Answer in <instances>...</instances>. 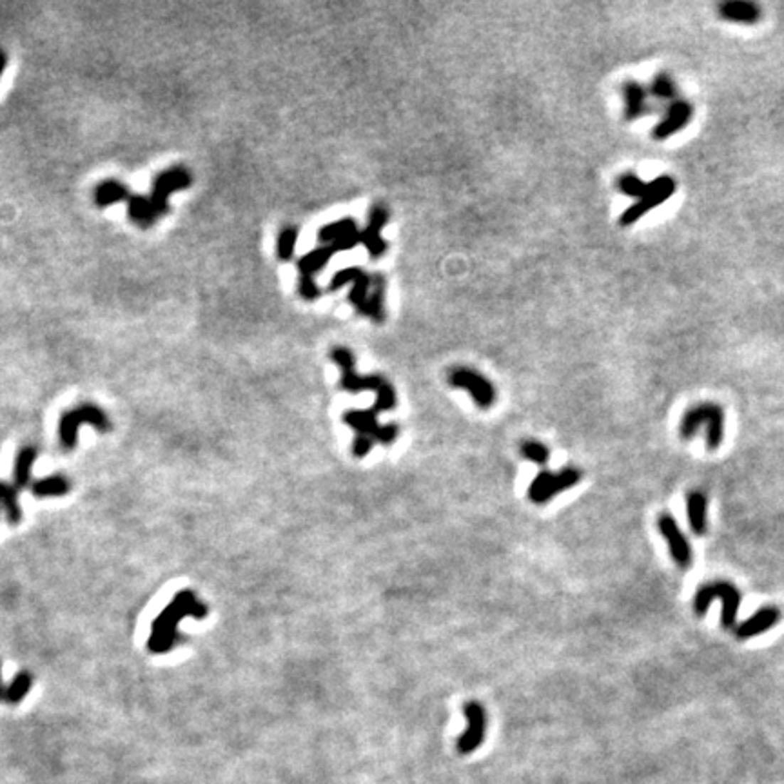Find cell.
<instances>
[{"label":"cell","instance_id":"d590c367","mask_svg":"<svg viewBox=\"0 0 784 784\" xmlns=\"http://www.w3.org/2000/svg\"><path fill=\"white\" fill-rule=\"evenodd\" d=\"M6 688L8 687L2 684V674H0V701H6Z\"/></svg>","mask_w":784,"mask_h":784},{"label":"cell","instance_id":"f546056e","mask_svg":"<svg viewBox=\"0 0 784 784\" xmlns=\"http://www.w3.org/2000/svg\"><path fill=\"white\" fill-rule=\"evenodd\" d=\"M618 189L619 193H623L625 196H632V198H641L647 191V184L634 173H625L618 178Z\"/></svg>","mask_w":784,"mask_h":784},{"label":"cell","instance_id":"52a82bcc","mask_svg":"<svg viewBox=\"0 0 784 784\" xmlns=\"http://www.w3.org/2000/svg\"><path fill=\"white\" fill-rule=\"evenodd\" d=\"M331 358L334 364L340 365L341 369V388L347 392H360V391H374L378 392L388 383L383 376L378 374H369V376H360L354 371V354L347 347H334L331 351Z\"/></svg>","mask_w":784,"mask_h":784},{"label":"cell","instance_id":"5b68a950","mask_svg":"<svg viewBox=\"0 0 784 784\" xmlns=\"http://www.w3.org/2000/svg\"><path fill=\"white\" fill-rule=\"evenodd\" d=\"M581 470L576 469V467H566L561 472H550V470H543L538 476L534 477V481L529 487V497L530 502L536 503V505H543V503L550 502L552 497L558 496L563 490L572 489L574 485H578L581 481Z\"/></svg>","mask_w":784,"mask_h":784},{"label":"cell","instance_id":"d6a6232c","mask_svg":"<svg viewBox=\"0 0 784 784\" xmlns=\"http://www.w3.org/2000/svg\"><path fill=\"white\" fill-rule=\"evenodd\" d=\"M300 296L304 300H316L319 296V287L318 283L314 282L312 276L300 275V283H298Z\"/></svg>","mask_w":784,"mask_h":784},{"label":"cell","instance_id":"7c38bea8","mask_svg":"<svg viewBox=\"0 0 784 784\" xmlns=\"http://www.w3.org/2000/svg\"><path fill=\"white\" fill-rule=\"evenodd\" d=\"M659 532L663 534L664 541L668 543V549H670V554L674 558V561L677 563V566L683 570L690 568L692 565V549L690 543H688L687 536L683 534V530L679 529L677 521L674 519V516L670 514H661L657 519Z\"/></svg>","mask_w":784,"mask_h":784},{"label":"cell","instance_id":"d4e9b609","mask_svg":"<svg viewBox=\"0 0 784 784\" xmlns=\"http://www.w3.org/2000/svg\"><path fill=\"white\" fill-rule=\"evenodd\" d=\"M33 494L37 497H58L65 496L71 489V483L65 476L62 474H55V476L44 477V480H38L37 483H33Z\"/></svg>","mask_w":784,"mask_h":784},{"label":"cell","instance_id":"8fae6325","mask_svg":"<svg viewBox=\"0 0 784 784\" xmlns=\"http://www.w3.org/2000/svg\"><path fill=\"white\" fill-rule=\"evenodd\" d=\"M463 716L469 723V728L460 736L456 748L461 756H469V753L476 752L485 741L487 711L483 704H480L477 701H469V703L463 704Z\"/></svg>","mask_w":784,"mask_h":784},{"label":"cell","instance_id":"2e32d148","mask_svg":"<svg viewBox=\"0 0 784 784\" xmlns=\"http://www.w3.org/2000/svg\"><path fill=\"white\" fill-rule=\"evenodd\" d=\"M780 612L777 607H763L759 612L748 618L746 621L741 623L737 627V637L739 639H750L756 637V635L764 634L766 630L773 628L779 623Z\"/></svg>","mask_w":784,"mask_h":784},{"label":"cell","instance_id":"e0dca14e","mask_svg":"<svg viewBox=\"0 0 784 784\" xmlns=\"http://www.w3.org/2000/svg\"><path fill=\"white\" fill-rule=\"evenodd\" d=\"M719 15L723 21L736 24H756L761 21V8L746 0H732L719 6Z\"/></svg>","mask_w":784,"mask_h":784},{"label":"cell","instance_id":"e575fe53","mask_svg":"<svg viewBox=\"0 0 784 784\" xmlns=\"http://www.w3.org/2000/svg\"><path fill=\"white\" fill-rule=\"evenodd\" d=\"M6 65H8V57H6V53L0 49V77H2V73H4Z\"/></svg>","mask_w":784,"mask_h":784},{"label":"cell","instance_id":"836d02e7","mask_svg":"<svg viewBox=\"0 0 784 784\" xmlns=\"http://www.w3.org/2000/svg\"><path fill=\"white\" fill-rule=\"evenodd\" d=\"M372 443H374V440H372V438L356 436L354 443H352V454H354L356 457L367 456V454L371 452V449H372Z\"/></svg>","mask_w":784,"mask_h":784},{"label":"cell","instance_id":"ac0fdd59","mask_svg":"<svg viewBox=\"0 0 784 784\" xmlns=\"http://www.w3.org/2000/svg\"><path fill=\"white\" fill-rule=\"evenodd\" d=\"M385 278L381 275H374L372 278V291L369 295L367 302H365L361 307H358V312L374 322V324H383L385 319Z\"/></svg>","mask_w":784,"mask_h":784},{"label":"cell","instance_id":"5bb4252c","mask_svg":"<svg viewBox=\"0 0 784 784\" xmlns=\"http://www.w3.org/2000/svg\"><path fill=\"white\" fill-rule=\"evenodd\" d=\"M388 209L383 203H374L369 215L367 227L361 231V243L369 251L371 258H380L387 253V242L381 238V229L388 223Z\"/></svg>","mask_w":784,"mask_h":784},{"label":"cell","instance_id":"484cf974","mask_svg":"<svg viewBox=\"0 0 784 784\" xmlns=\"http://www.w3.org/2000/svg\"><path fill=\"white\" fill-rule=\"evenodd\" d=\"M356 231L360 229H358V223H356L354 218H341L338 222L327 223V226L322 227L318 231V240L324 245H331L336 240H340L341 236L351 235V233H356Z\"/></svg>","mask_w":784,"mask_h":784},{"label":"cell","instance_id":"7402d4cb","mask_svg":"<svg viewBox=\"0 0 784 784\" xmlns=\"http://www.w3.org/2000/svg\"><path fill=\"white\" fill-rule=\"evenodd\" d=\"M706 496L701 490H694L688 496V521L692 532L703 536L706 532Z\"/></svg>","mask_w":784,"mask_h":784},{"label":"cell","instance_id":"ffe728a7","mask_svg":"<svg viewBox=\"0 0 784 784\" xmlns=\"http://www.w3.org/2000/svg\"><path fill=\"white\" fill-rule=\"evenodd\" d=\"M127 215H129L131 222L137 223L138 227H144V229L151 227L160 218L151 200L142 196V194H131L127 198Z\"/></svg>","mask_w":784,"mask_h":784},{"label":"cell","instance_id":"4316f807","mask_svg":"<svg viewBox=\"0 0 784 784\" xmlns=\"http://www.w3.org/2000/svg\"><path fill=\"white\" fill-rule=\"evenodd\" d=\"M0 505L6 509V514H8V519L11 525H16V523L21 521L22 512L21 505H18V489L15 485H9V483L0 481Z\"/></svg>","mask_w":784,"mask_h":784},{"label":"cell","instance_id":"9c48e42d","mask_svg":"<svg viewBox=\"0 0 784 784\" xmlns=\"http://www.w3.org/2000/svg\"><path fill=\"white\" fill-rule=\"evenodd\" d=\"M449 383L469 392L480 408H490L496 403V387L474 369L454 367L449 372Z\"/></svg>","mask_w":784,"mask_h":784},{"label":"cell","instance_id":"cb8c5ba5","mask_svg":"<svg viewBox=\"0 0 784 784\" xmlns=\"http://www.w3.org/2000/svg\"><path fill=\"white\" fill-rule=\"evenodd\" d=\"M332 255H336V253L332 251L331 245H319L316 247V249H312L311 253H307V255H304L298 260L300 275L312 276L314 272L322 271V269L327 265V262L331 260Z\"/></svg>","mask_w":784,"mask_h":784},{"label":"cell","instance_id":"1f68e13d","mask_svg":"<svg viewBox=\"0 0 784 784\" xmlns=\"http://www.w3.org/2000/svg\"><path fill=\"white\" fill-rule=\"evenodd\" d=\"M675 93H677V89H675L674 80L668 73H659L652 82V95H655L657 98H664V100L674 98L675 100Z\"/></svg>","mask_w":784,"mask_h":784},{"label":"cell","instance_id":"30bf717a","mask_svg":"<svg viewBox=\"0 0 784 784\" xmlns=\"http://www.w3.org/2000/svg\"><path fill=\"white\" fill-rule=\"evenodd\" d=\"M344 423L356 430V436H369L383 445L394 443L398 434H400V427L396 423H378V414L372 408H369V410H347L344 414Z\"/></svg>","mask_w":784,"mask_h":784},{"label":"cell","instance_id":"277c9868","mask_svg":"<svg viewBox=\"0 0 784 784\" xmlns=\"http://www.w3.org/2000/svg\"><path fill=\"white\" fill-rule=\"evenodd\" d=\"M719 599L723 603V614H721V623L724 628H732L736 625L737 612H739L743 595L737 590V586L728 581H714L706 583L696 592L694 598V610L697 615L706 614L711 601Z\"/></svg>","mask_w":784,"mask_h":784},{"label":"cell","instance_id":"4dcf8cb0","mask_svg":"<svg viewBox=\"0 0 784 784\" xmlns=\"http://www.w3.org/2000/svg\"><path fill=\"white\" fill-rule=\"evenodd\" d=\"M521 456L534 461V463H538V465H546L550 460V450L541 441L526 440L521 443Z\"/></svg>","mask_w":784,"mask_h":784},{"label":"cell","instance_id":"9a60e30c","mask_svg":"<svg viewBox=\"0 0 784 784\" xmlns=\"http://www.w3.org/2000/svg\"><path fill=\"white\" fill-rule=\"evenodd\" d=\"M694 110H692L690 102L684 100V98H675L668 105L667 115L657 126L652 131V137L655 140H667L668 137L675 134L677 131H681L683 127H687V124L690 122Z\"/></svg>","mask_w":784,"mask_h":784},{"label":"cell","instance_id":"ba28073f","mask_svg":"<svg viewBox=\"0 0 784 784\" xmlns=\"http://www.w3.org/2000/svg\"><path fill=\"white\" fill-rule=\"evenodd\" d=\"M193 184V176L184 166H174L158 173L151 189V203L157 209L158 216H164L169 211V196L174 191L187 189Z\"/></svg>","mask_w":784,"mask_h":784},{"label":"cell","instance_id":"3957f363","mask_svg":"<svg viewBox=\"0 0 784 784\" xmlns=\"http://www.w3.org/2000/svg\"><path fill=\"white\" fill-rule=\"evenodd\" d=\"M85 423L95 427L100 433L111 430V421L107 414L98 405L84 403L62 414L60 421H58V440H60L62 449L71 450L77 447L78 429Z\"/></svg>","mask_w":784,"mask_h":784},{"label":"cell","instance_id":"f1b7e54d","mask_svg":"<svg viewBox=\"0 0 784 784\" xmlns=\"http://www.w3.org/2000/svg\"><path fill=\"white\" fill-rule=\"evenodd\" d=\"M33 687V675L28 672H21L13 677V681L9 683V687L6 688V703L9 704H18L26 697L29 690Z\"/></svg>","mask_w":784,"mask_h":784},{"label":"cell","instance_id":"7a4b0ae2","mask_svg":"<svg viewBox=\"0 0 784 784\" xmlns=\"http://www.w3.org/2000/svg\"><path fill=\"white\" fill-rule=\"evenodd\" d=\"M701 427H706V447L710 450H716L723 443L724 436V410L721 405L699 403L688 408L681 418V438L692 440Z\"/></svg>","mask_w":784,"mask_h":784},{"label":"cell","instance_id":"6da1fadb","mask_svg":"<svg viewBox=\"0 0 784 784\" xmlns=\"http://www.w3.org/2000/svg\"><path fill=\"white\" fill-rule=\"evenodd\" d=\"M207 614H209L207 605L198 601L193 590L178 592L173 601L153 621L151 635L147 639V648L153 654H166L182 639V634L178 632V623L182 621L184 618L203 619L207 618Z\"/></svg>","mask_w":784,"mask_h":784},{"label":"cell","instance_id":"603a6c76","mask_svg":"<svg viewBox=\"0 0 784 784\" xmlns=\"http://www.w3.org/2000/svg\"><path fill=\"white\" fill-rule=\"evenodd\" d=\"M127 198H129V191L118 180H104L95 189V203L98 207L113 206V203L122 202V200L127 202Z\"/></svg>","mask_w":784,"mask_h":784},{"label":"cell","instance_id":"d6986e66","mask_svg":"<svg viewBox=\"0 0 784 784\" xmlns=\"http://www.w3.org/2000/svg\"><path fill=\"white\" fill-rule=\"evenodd\" d=\"M623 97H625V117L627 120H637L647 111V89L634 80L623 84Z\"/></svg>","mask_w":784,"mask_h":784},{"label":"cell","instance_id":"8992f818","mask_svg":"<svg viewBox=\"0 0 784 784\" xmlns=\"http://www.w3.org/2000/svg\"><path fill=\"white\" fill-rule=\"evenodd\" d=\"M675 187H677L675 186V180L672 176H668V174H663V176H657L655 180H652L650 184H647V191H645L643 196L623 213L621 218H619V223L623 227H628L637 222L639 218H643L648 211L655 209V207H659L663 202H667L668 198H672L675 193Z\"/></svg>","mask_w":784,"mask_h":784},{"label":"cell","instance_id":"4fadbf2b","mask_svg":"<svg viewBox=\"0 0 784 784\" xmlns=\"http://www.w3.org/2000/svg\"><path fill=\"white\" fill-rule=\"evenodd\" d=\"M347 283H352V291L349 292V302L354 305L356 309L361 307V305L367 302L369 295L372 291V278L360 269V267H347V269H341L334 275V278L329 283V289L334 291V289H340Z\"/></svg>","mask_w":784,"mask_h":784},{"label":"cell","instance_id":"44dd1931","mask_svg":"<svg viewBox=\"0 0 784 784\" xmlns=\"http://www.w3.org/2000/svg\"><path fill=\"white\" fill-rule=\"evenodd\" d=\"M37 456V447H24V449H21L18 454H16L15 467H13V485L18 490L26 489L31 483L33 463H35Z\"/></svg>","mask_w":784,"mask_h":784},{"label":"cell","instance_id":"83f0119b","mask_svg":"<svg viewBox=\"0 0 784 784\" xmlns=\"http://www.w3.org/2000/svg\"><path fill=\"white\" fill-rule=\"evenodd\" d=\"M298 233L300 231L296 226L283 227V229L280 231L278 240H276V255H278V258L282 260V262H289V260L295 256L296 242H298Z\"/></svg>","mask_w":784,"mask_h":784}]
</instances>
